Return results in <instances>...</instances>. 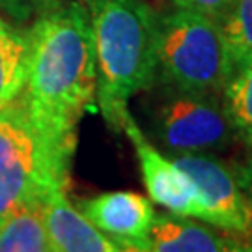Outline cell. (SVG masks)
<instances>
[{"label": "cell", "instance_id": "17", "mask_svg": "<svg viewBox=\"0 0 252 252\" xmlns=\"http://www.w3.org/2000/svg\"><path fill=\"white\" fill-rule=\"evenodd\" d=\"M224 252H252V234L243 235L241 239L228 241Z\"/></svg>", "mask_w": 252, "mask_h": 252}, {"label": "cell", "instance_id": "16", "mask_svg": "<svg viewBox=\"0 0 252 252\" xmlns=\"http://www.w3.org/2000/svg\"><path fill=\"white\" fill-rule=\"evenodd\" d=\"M168 8H180V9H189V11H196L207 17L219 19L222 17L226 6L230 0H162Z\"/></svg>", "mask_w": 252, "mask_h": 252}, {"label": "cell", "instance_id": "7", "mask_svg": "<svg viewBox=\"0 0 252 252\" xmlns=\"http://www.w3.org/2000/svg\"><path fill=\"white\" fill-rule=\"evenodd\" d=\"M122 131L135 148L142 181L150 200L168 209L172 215L200 219L202 207L189 176L174 162V159L166 157L146 136L133 114L126 118Z\"/></svg>", "mask_w": 252, "mask_h": 252}, {"label": "cell", "instance_id": "8", "mask_svg": "<svg viewBox=\"0 0 252 252\" xmlns=\"http://www.w3.org/2000/svg\"><path fill=\"white\" fill-rule=\"evenodd\" d=\"M79 211L116 245L142 249L155 209L152 200L133 190H110L82 200Z\"/></svg>", "mask_w": 252, "mask_h": 252}, {"label": "cell", "instance_id": "12", "mask_svg": "<svg viewBox=\"0 0 252 252\" xmlns=\"http://www.w3.org/2000/svg\"><path fill=\"white\" fill-rule=\"evenodd\" d=\"M220 101L234 127L235 138L252 152V56L230 67L220 90Z\"/></svg>", "mask_w": 252, "mask_h": 252}, {"label": "cell", "instance_id": "11", "mask_svg": "<svg viewBox=\"0 0 252 252\" xmlns=\"http://www.w3.org/2000/svg\"><path fill=\"white\" fill-rule=\"evenodd\" d=\"M30 36L0 15V107L15 99L27 84Z\"/></svg>", "mask_w": 252, "mask_h": 252}, {"label": "cell", "instance_id": "19", "mask_svg": "<svg viewBox=\"0 0 252 252\" xmlns=\"http://www.w3.org/2000/svg\"><path fill=\"white\" fill-rule=\"evenodd\" d=\"M247 183H245V185H247V187H249V196H251V200H252V168H251V174H249V176H247Z\"/></svg>", "mask_w": 252, "mask_h": 252}, {"label": "cell", "instance_id": "14", "mask_svg": "<svg viewBox=\"0 0 252 252\" xmlns=\"http://www.w3.org/2000/svg\"><path fill=\"white\" fill-rule=\"evenodd\" d=\"M219 23L230 54V67L252 56V0H230Z\"/></svg>", "mask_w": 252, "mask_h": 252}, {"label": "cell", "instance_id": "1", "mask_svg": "<svg viewBox=\"0 0 252 252\" xmlns=\"http://www.w3.org/2000/svg\"><path fill=\"white\" fill-rule=\"evenodd\" d=\"M30 62L23 95L37 126L75 155L82 116L95 107L97 73L88 11L65 0L28 28Z\"/></svg>", "mask_w": 252, "mask_h": 252}, {"label": "cell", "instance_id": "4", "mask_svg": "<svg viewBox=\"0 0 252 252\" xmlns=\"http://www.w3.org/2000/svg\"><path fill=\"white\" fill-rule=\"evenodd\" d=\"M230 73V54L220 23L196 11H159L157 71L159 88L220 94Z\"/></svg>", "mask_w": 252, "mask_h": 252}, {"label": "cell", "instance_id": "18", "mask_svg": "<svg viewBox=\"0 0 252 252\" xmlns=\"http://www.w3.org/2000/svg\"><path fill=\"white\" fill-rule=\"evenodd\" d=\"M112 252H148V251L136 249V247H127V245H116V249Z\"/></svg>", "mask_w": 252, "mask_h": 252}, {"label": "cell", "instance_id": "6", "mask_svg": "<svg viewBox=\"0 0 252 252\" xmlns=\"http://www.w3.org/2000/svg\"><path fill=\"white\" fill-rule=\"evenodd\" d=\"M200 200V220L239 237L252 234V200L235 168L213 153L176 155Z\"/></svg>", "mask_w": 252, "mask_h": 252}, {"label": "cell", "instance_id": "10", "mask_svg": "<svg viewBox=\"0 0 252 252\" xmlns=\"http://www.w3.org/2000/svg\"><path fill=\"white\" fill-rule=\"evenodd\" d=\"M228 239L190 217L157 215L142 251L148 252H224Z\"/></svg>", "mask_w": 252, "mask_h": 252}, {"label": "cell", "instance_id": "5", "mask_svg": "<svg viewBox=\"0 0 252 252\" xmlns=\"http://www.w3.org/2000/svg\"><path fill=\"white\" fill-rule=\"evenodd\" d=\"M161 92V99L152 112V131L159 146L172 157L222 152L235 140L220 94L166 88Z\"/></svg>", "mask_w": 252, "mask_h": 252}, {"label": "cell", "instance_id": "9", "mask_svg": "<svg viewBox=\"0 0 252 252\" xmlns=\"http://www.w3.org/2000/svg\"><path fill=\"white\" fill-rule=\"evenodd\" d=\"M53 252H112L116 243L99 232L67 200V190L53 192L41 207Z\"/></svg>", "mask_w": 252, "mask_h": 252}, {"label": "cell", "instance_id": "15", "mask_svg": "<svg viewBox=\"0 0 252 252\" xmlns=\"http://www.w3.org/2000/svg\"><path fill=\"white\" fill-rule=\"evenodd\" d=\"M65 0H0V13L17 25L34 23Z\"/></svg>", "mask_w": 252, "mask_h": 252}, {"label": "cell", "instance_id": "2", "mask_svg": "<svg viewBox=\"0 0 252 252\" xmlns=\"http://www.w3.org/2000/svg\"><path fill=\"white\" fill-rule=\"evenodd\" d=\"M92 28L97 95L107 126L122 131L129 101L152 90L157 71L159 11L146 0H82Z\"/></svg>", "mask_w": 252, "mask_h": 252}, {"label": "cell", "instance_id": "13", "mask_svg": "<svg viewBox=\"0 0 252 252\" xmlns=\"http://www.w3.org/2000/svg\"><path fill=\"white\" fill-rule=\"evenodd\" d=\"M0 252H53L41 207H21L0 220Z\"/></svg>", "mask_w": 252, "mask_h": 252}, {"label": "cell", "instance_id": "3", "mask_svg": "<svg viewBox=\"0 0 252 252\" xmlns=\"http://www.w3.org/2000/svg\"><path fill=\"white\" fill-rule=\"evenodd\" d=\"M71 162L73 153L37 126L23 92L0 107V220L67 190Z\"/></svg>", "mask_w": 252, "mask_h": 252}]
</instances>
